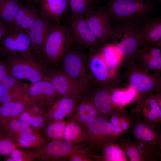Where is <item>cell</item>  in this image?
I'll return each instance as SVG.
<instances>
[{"instance_id": "obj_1", "label": "cell", "mask_w": 161, "mask_h": 161, "mask_svg": "<svg viewBox=\"0 0 161 161\" xmlns=\"http://www.w3.org/2000/svg\"><path fill=\"white\" fill-rule=\"evenodd\" d=\"M106 8L110 19L119 23L146 18L153 9L151 0H109Z\"/></svg>"}, {"instance_id": "obj_2", "label": "cell", "mask_w": 161, "mask_h": 161, "mask_svg": "<svg viewBox=\"0 0 161 161\" xmlns=\"http://www.w3.org/2000/svg\"><path fill=\"white\" fill-rule=\"evenodd\" d=\"M123 65L126 69L125 76L126 81L139 94V99L160 90V75L147 71L133 60Z\"/></svg>"}, {"instance_id": "obj_3", "label": "cell", "mask_w": 161, "mask_h": 161, "mask_svg": "<svg viewBox=\"0 0 161 161\" xmlns=\"http://www.w3.org/2000/svg\"><path fill=\"white\" fill-rule=\"evenodd\" d=\"M64 25L73 42L88 48L94 53L98 51L103 45L91 31L84 17L69 15Z\"/></svg>"}, {"instance_id": "obj_4", "label": "cell", "mask_w": 161, "mask_h": 161, "mask_svg": "<svg viewBox=\"0 0 161 161\" xmlns=\"http://www.w3.org/2000/svg\"><path fill=\"white\" fill-rule=\"evenodd\" d=\"M73 43L64 25L55 23L47 39L43 52L48 60L56 61L62 58Z\"/></svg>"}, {"instance_id": "obj_5", "label": "cell", "mask_w": 161, "mask_h": 161, "mask_svg": "<svg viewBox=\"0 0 161 161\" xmlns=\"http://www.w3.org/2000/svg\"><path fill=\"white\" fill-rule=\"evenodd\" d=\"M71 47L62 58L63 72L81 89V87L88 80L85 56L81 51Z\"/></svg>"}, {"instance_id": "obj_6", "label": "cell", "mask_w": 161, "mask_h": 161, "mask_svg": "<svg viewBox=\"0 0 161 161\" xmlns=\"http://www.w3.org/2000/svg\"><path fill=\"white\" fill-rule=\"evenodd\" d=\"M0 44L4 52L13 58L17 57L18 52L21 56H27L30 48H32L27 30H16L7 27Z\"/></svg>"}, {"instance_id": "obj_7", "label": "cell", "mask_w": 161, "mask_h": 161, "mask_svg": "<svg viewBox=\"0 0 161 161\" xmlns=\"http://www.w3.org/2000/svg\"><path fill=\"white\" fill-rule=\"evenodd\" d=\"M90 30L103 44L106 43L112 32L111 19L106 7H96L84 16Z\"/></svg>"}, {"instance_id": "obj_8", "label": "cell", "mask_w": 161, "mask_h": 161, "mask_svg": "<svg viewBox=\"0 0 161 161\" xmlns=\"http://www.w3.org/2000/svg\"><path fill=\"white\" fill-rule=\"evenodd\" d=\"M85 127L86 137L84 144L93 148L112 141L114 136L111 124L101 116L93 119Z\"/></svg>"}, {"instance_id": "obj_9", "label": "cell", "mask_w": 161, "mask_h": 161, "mask_svg": "<svg viewBox=\"0 0 161 161\" xmlns=\"http://www.w3.org/2000/svg\"><path fill=\"white\" fill-rule=\"evenodd\" d=\"M137 33L140 43V48L150 45L161 47V18H145L138 25Z\"/></svg>"}, {"instance_id": "obj_10", "label": "cell", "mask_w": 161, "mask_h": 161, "mask_svg": "<svg viewBox=\"0 0 161 161\" xmlns=\"http://www.w3.org/2000/svg\"><path fill=\"white\" fill-rule=\"evenodd\" d=\"M133 61L147 71L160 75L161 71V47L150 45L140 48Z\"/></svg>"}, {"instance_id": "obj_11", "label": "cell", "mask_w": 161, "mask_h": 161, "mask_svg": "<svg viewBox=\"0 0 161 161\" xmlns=\"http://www.w3.org/2000/svg\"><path fill=\"white\" fill-rule=\"evenodd\" d=\"M56 23L41 15L27 30L33 49L43 52L44 46L53 26Z\"/></svg>"}, {"instance_id": "obj_12", "label": "cell", "mask_w": 161, "mask_h": 161, "mask_svg": "<svg viewBox=\"0 0 161 161\" xmlns=\"http://www.w3.org/2000/svg\"><path fill=\"white\" fill-rule=\"evenodd\" d=\"M50 81L58 95L72 97L79 103L82 100V90L64 72L54 75Z\"/></svg>"}, {"instance_id": "obj_13", "label": "cell", "mask_w": 161, "mask_h": 161, "mask_svg": "<svg viewBox=\"0 0 161 161\" xmlns=\"http://www.w3.org/2000/svg\"><path fill=\"white\" fill-rule=\"evenodd\" d=\"M160 101L152 93L138 100L137 109L146 123H154L161 119V105Z\"/></svg>"}, {"instance_id": "obj_14", "label": "cell", "mask_w": 161, "mask_h": 161, "mask_svg": "<svg viewBox=\"0 0 161 161\" xmlns=\"http://www.w3.org/2000/svg\"><path fill=\"white\" fill-rule=\"evenodd\" d=\"M80 144H74L65 140H52L43 148V157L46 159H60L63 160H68Z\"/></svg>"}, {"instance_id": "obj_15", "label": "cell", "mask_w": 161, "mask_h": 161, "mask_svg": "<svg viewBox=\"0 0 161 161\" xmlns=\"http://www.w3.org/2000/svg\"><path fill=\"white\" fill-rule=\"evenodd\" d=\"M38 3L40 14L58 23L68 10V0H40Z\"/></svg>"}, {"instance_id": "obj_16", "label": "cell", "mask_w": 161, "mask_h": 161, "mask_svg": "<svg viewBox=\"0 0 161 161\" xmlns=\"http://www.w3.org/2000/svg\"><path fill=\"white\" fill-rule=\"evenodd\" d=\"M40 15L35 7L21 4L11 25L8 27L18 30H27Z\"/></svg>"}, {"instance_id": "obj_17", "label": "cell", "mask_w": 161, "mask_h": 161, "mask_svg": "<svg viewBox=\"0 0 161 161\" xmlns=\"http://www.w3.org/2000/svg\"><path fill=\"white\" fill-rule=\"evenodd\" d=\"M134 133L138 144L151 153L152 149H154L159 144L157 134L147 123L137 124L134 129Z\"/></svg>"}, {"instance_id": "obj_18", "label": "cell", "mask_w": 161, "mask_h": 161, "mask_svg": "<svg viewBox=\"0 0 161 161\" xmlns=\"http://www.w3.org/2000/svg\"><path fill=\"white\" fill-rule=\"evenodd\" d=\"M89 61V69L94 79L98 82L104 83L112 79L110 74L112 70L99 51L94 53Z\"/></svg>"}, {"instance_id": "obj_19", "label": "cell", "mask_w": 161, "mask_h": 161, "mask_svg": "<svg viewBox=\"0 0 161 161\" xmlns=\"http://www.w3.org/2000/svg\"><path fill=\"white\" fill-rule=\"evenodd\" d=\"M78 103L72 97L60 96L50 109V118L53 121L69 118L74 112Z\"/></svg>"}, {"instance_id": "obj_20", "label": "cell", "mask_w": 161, "mask_h": 161, "mask_svg": "<svg viewBox=\"0 0 161 161\" xmlns=\"http://www.w3.org/2000/svg\"><path fill=\"white\" fill-rule=\"evenodd\" d=\"M112 87L101 88L97 90L89 99L101 116H107L113 113L114 106L111 99Z\"/></svg>"}, {"instance_id": "obj_21", "label": "cell", "mask_w": 161, "mask_h": 161, "mask_svg": "<svg viewBox=\"0 0 161 161\" xmlns=\"http://www.w3.org/2000/svg\"><path fill=\"white\" fill-rule=\"evenodd\" d=\"M100 116L90 100L85 99L82 100L78 105L68 118L69 120H73L85 127L93 119Z\"/></svg>"}, {"instance_id": "obj_22", "label": "cell", "mask_w": 161, "mask_h": 161, "mask_svg": "<svg viewBox=\"0 0 161 161\" xmlns=\"http://www.w3.org/2000/svg\"><path fill=\"white\" fill-rule=\"evenodd\" d=\"M117 145L123 151L126 158L130 161H142L148 159L150 154L140 147L138 143L129 140H119Z\"/></svg>"}, {"instance_id": "obj_23", "label": "cell", "mask_w": 161, "mask_h": 161, "mask_svg": "<svg viewBox=\"0 0 161 161\" xmlns=\"http://www.w3.org/2000/svg\"><path fill=\"white\" fill-rule=\"evenodd\" d=\"M86 132L85 127L72 120H69L66 126L64 140L75 144H83L86 141Z\"/></svg>"}, {"instance_id": "obj_24", "label": "cell", "mask_w": 161, "mask_h": 161, "mask_svg": "<svg viewBox=\"0 0 161 161\" xmlns=\"http://www.w3.org/2000/svg\"><path fill=\"white\" fill-rule=\"evenodd\" d=\"M95 148H100L102 154L97 157L95 160L104 161H125L127 159L123 150L116 143L112 141L97 147Z\"/></svg>"}, {"instance_id": "obj_25", "label": "cell", "mask_w": 161, "mask_h": 161, "mask_svg": "<svg viewBox=\"0 0 161 161\" xmlns=\"http://www.w3.org/2000/svg\"><path fill=\"white\" fill-rule=\"evenodd\" d=\"M11 73L16 79H27L34 83L41 80L42 78L39 71L30 65L24 64L13 66L11 69Z\"/></svg>"}, {"instance_id": "obj_26", "label": "cell", "mask_w": 161, "mask_h": 161, "mask_svg": "<svg viewBox=\"0 0 161 161\" xmlns=\"http://www.w3.org/2000/svg\"><path fill=\"white\" fill-rule=\"evenodd\" d=\"M21 4L19 0H3L0 4V20L9 27Z\"/></svg>"}, {"instance_id": "obj_27", "label": "cell", "mask_w": 161, "mask_h": 161, "mask_svg": "<svg viewBox=\"0 0 161 161\" xmlns=\"http://www.w3.org/2000/svg\"><path fill=\"white\" fill-rule=\"evenodd\" d=\"M69 15L84 17L96 7L97 0H68Z\"/></svg>"}, {"instance_id": "obj_28", "label": "cell", "mask_w": 161, "mask_h": 161, "mask_svg": "<svg viewBox=\"0 0 161 161\" xmlns=\"http://www.w3.org/2000/svg\"><path fill=\"white\" fill-rule=\"evenodd\" d=\"M29 92L32 96H42L50 98L58 95L50 81L40 80L30 86Z\"/></svg>"}, {"instance_id": "obj_29", "label": "cell", "mask_w": 161, "mask_h": 161, "mask_svg": "<svg viewBox=\"0 0 161 161\" xmlns=\"http://www.w3.org/2000/svg\"><path fill=\"white\" fill-rule=\"evenodd\" d=\"M67 122L64 119L53 121L47 127V136L52 140H64V133Z\"/></svg>"}, {"instance_id": "obj_30", "label": "cell", "mask_w": 161, "mask_h": 161, "mask_svg": "<svg viewBox=\"0 0 161 161\" xmlns=\"http://www.w3.org/2000/svg\"><path fill=\"white\" fill-rule=\"evenodd\" d=\"M81 144L73 151L68 160L70 161H91L95 160L90 148Z\"/></svg>"}, {"instance_id": "obj_31", "label": "cell", "mask_w": 161, "mask_h": 161, "mask_svg": "<svg viewBox=\"0 0 161 161\" xmlns=\"http://www.w3.org/2000/svg\"><path fill=\"white\" fill-rule=\"evenodd\" d=\"M22 104L19 102H9L3 104L0 107V114L7 117H13L21 113L24 109Z\"/></svg>"}, {"instance_id": "obj_32", "label": "cell", "mask_w": 161, "mask_h": 161, "mask_svg": "<svg viewBox=\"0 0 161 161\" xmlns=\"http://www.w3.org/2000/svg\"><path fill=\"white\" fill-rule=\"evenodd\" d=\"M20 120L27 122L34 128L42 127L45 123V120L41 116L34 117L27 112H23L20 115Z\"/></svg>"}, {"instance_id": "obj_33", "label": "cell", "mask_w": 161, "mask_h": 161, "mask_svg": "<svg viewBox=\"0 0 161 161\" xmlns=\"http://www.w3.org/2000/svg\"><path fill=\"white\" fill-rule=\"evenodd\" d=\"M15 150L13 142L7 139L0 141V155H6L10 154Z\"/></svg>"}, {"instance_id": "obj_34", "label": "cell", "mask_w": 161, "mask_h": 161, "mask_svg": "<svg viewBox=\"0 0 161 161\" xmlns=\"http://www.w3.org/2000/svg\"><path fill=\"white\" fill-rule=\"evenodd\" d=\"M36 139V136L32 133L25 137H21L19 143L20 145L24 147H29L32 145Z\"/></svg>"}, {"instance_id": "obj_35", "label": "cell", "mask_w": 161, "mask_h": 161, "mask_svg": "<svg viewBox=\"0 0 161 161\" xmlns=\"http://www.w3.org/2000/svg\"><path fill=\"white\" fill-rule=\"evenodd\" d=\"M9 90L1 84H0V102L3 103L9 102L10 100Z\"/></svg>"}, {"instance_id": "obj_36", "label": "cell", "mask_w": 161, "mask_h": 161, "mask_svg": "<svg viewBox=\"0 0 161 161\" xmlns=\"http://www.w3.org/2000/svg\"><path fill=\"white\" fill-rule=\"evenodd\" d=\"M1 84L8 89L12 87L15 84V82L14 78L8 75H5L1 80Z\"/></svg>"}, {"instance_id": "obj_37", "label": "cell", "mask_w": 161, "mask_h": 161, "mask_svg": "<svg viewBox=\"0 0 161 161\" xmlns=\"http://www.w3.org/2000/svg\"><path fill=\"white\" fill-rule=\"evenodd\" d=\"M11 158H12L14 161H22L23 160L22 159L23 156L22 152L19 150H14L11 154Z\"/></svg>"}, {"instance_id": "obj_38", "label": "cell", "mask_w": 161, "mask_h": 161, "mask_svg": "<svg viewBox=\"0 0 161 161\" xmlns=\"http://www.w3.org/2000/svg\"><path fill=\"white\" fill-rule=\"evenodd\" d=\"M10 128L12 131L19 132L20 128L19 120H14L12 121L10 124Z\"/></svg>"}, {"instance_id": "obj_39", "label": "cell", "mask_w": 161, "mask_h": 161, "mask_svg": "<svg viewBox=\"0 0 161 161\" xmlns=\"http://www.w3.org/2000/svg\"><path fill=\"white\" fill-rule=\"evenodd\" d=\"M19 133L21 137H25L31 134L32 133V130L29 127L22 130Z\"/></svg>"}, {"instance_id": "obj_40", "label": "cell", "mask_w": 161, "mask_h": 161, "mask_svg": "<svg viewBox=\"0 0 161 161\" xmlns=\"http://www.w3.org/2000/svg\"><path fill=\"white\" fill-rule=\"evenodd\" d=\"M7 27L0 20V41L5 32Z\"/></svg>"}, {"instance_id": "obj_41", "label": "cell", "mask_w": 161, "mask_h": 161, "mask_svg": "<svg viewBox=\"0 0 161 161\" xmlns=\"http://www.w3.org/2000/svg\"><path fill=\"white\" fill-rule=\"evenodd\" d=\"M6 75L5 68L3 65L0 64V81Z\"/></svg>"}, {"instance_id": "obj_42", "label": "cell", "mask_w": 161, "mask_h": 161, "mask_svg": "<svg viewBox=\"0 0 161 161\" xmlns=\"http://www.w3.org/2000/svg\"><path fill=\"white\" fill-rule=\"evenodd\" d=\"M27 1L30 2H33L38 3L40 0H27Z\"/></svg>"}, {"instance_id": "obj_43", "label": "cell", "mask_w": 161, "mask_h": 161, "mask_svg": "<svg viewBox=\"0 0 161 161\" xmlns=\"http://www.w3.org/2000/svg\"><path fill=\"white\" fill-rule=\"evenodd\" d=\"M7 161H14V160H13V159L11 158H8V159Z\"/></svg>"}, {"instance_id": "obj_44", "label": "cell", "mask_w": 161, "mask_h": 161, "mask_svg": "<svg viewBox=\"0 0 161 161\" xmlns=\"http://www.w3.org/2000/svg\"><path fill=\"white\" fill-rule=\"evenodd\" d=\"M3 0H0V4Z\"/></svg>"}, {"instance_id": "obj_45", "label": "cell", "mask_w": 161, "mask_h": 161, "mask_svg": "<svg viewBox=\"0 0 161 161\" xmlns=\"http://www.w3.org/2000/svg\"><path fill=\"white\" fill-rule=\"evenodd\" d=\"M159 1H161V0H159Z\"/></svg>"}]
</instances>
